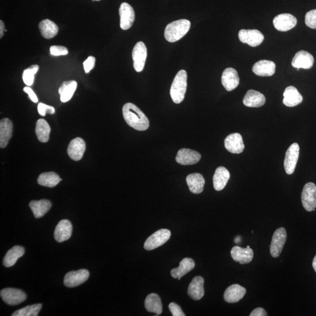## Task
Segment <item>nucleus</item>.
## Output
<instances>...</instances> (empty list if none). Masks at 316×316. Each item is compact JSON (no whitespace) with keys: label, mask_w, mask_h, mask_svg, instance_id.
<instances>
[{"label":"nucleus","mask_w":316,"mask_h":316,"mask_svg":"<svg viewBox=\"0 0 316 316\" xmlns=\"http://www.w3.org/2000/svg\"><path fill=\"white\" fill-rule=\"evenodd\" d=\"M124 120L128 125L138 131H146L150 127L149 119L135 104L128 103L123 107Z\"/></svg>","instance_id":"1"},{"label":"nucleus","mask_w":316,"mask_h":316,"mask_svg":"<svg viewBox=\"0 0 316 316\" xmlns=\"http://www.w3.org/2000/svg\"><path fill=\"white\" fill-rule=\"evenodd\" d=\"M191 23L187 19H179L169 23L164 30V38L169 42H175L189 32Z\"/></svg>","instance_id":"2"},{"label":"nucleus","mask_w":316,"mask_h":316,"mask_svg":"<svg viewBox=\"0 0 316 316\" xmlns=\"http://www.w3.org/2000/svg\"><path fill=\"white\" fill-rule=\"evenodd\" d=\"M187 72L181 70L177 73L170 87V94L173 102L179 104L183 102L187 90Z\"/></svg>","instance_id":"3"},{"label":"nucleus","mask_w":316,"mask_h":316,"mask_svg":"<svg viewBox=\"0 0 316 316\" xmlns=\"http://www.w3.org/2000/svg\"><path fill=\"white\" fill-rule=\"evenodd\" d=\"M171 235V232L167 229L158 230L147 238L144 244V248L146 250H155L162 246L169 240Z\"/></svg>","instance_id":"4"},{"label":"nucleus","mask_w":316,"mask_h":316,"mask_svg":"<svg viewBox=\"0 0 316 316\" xmlns=\"http://www.w3.org/2000/svg\"><path fill=\"white\" fill-rule=\"evenodd\" d=\"M302 203L305 209L308 211H315L316 207V186L312 182L305 184L303 189Z\"/></svg>","instance_id":"5"},{"label":"nucleus","mask_w":316,"mask_h":316,"mask_svg":"<svg viewBox=\"0 0 316 316\" xmlns=\"http://www.w3.org/2000/svg\"><path fill=\"white\" fill-rule=\"evenodd\" d=\"M287 231L284 228H278L274 232L270 245V253L274 258H278L283 250L287 241Z\"/></svg>","instance_id":"6"},{"label":"nucleus","mask_w":316,"mask_h":316,"mask_svg":"<svg viewBox=\"0 0 316 316\" xmlns=\"http://www.w3.org/2000/svg\"><path fill=\"white\" fill-rule=\"evenodd\" d=\"M0 296L6 304L10 306L18 305L24 302L26 299L25 292L20 289L6 288L0 292Z\"/></svg>","instance_id":"7"},{"label":"nucleus","mask_w":316,"mask_h":316,"mask_svg":"<svg viewBox=\"0 0 316 316\" xmlns=\"http://www.w3.org/2000/svg\"><path fill=\"white\" fill-rule=\"evenodd\" d=\"M238 37L241 42L247 43L252 47H256L264 41L263 34L257 29H241Z\"/></svg>","instance_id":"8"},{"label":"nucleus","mask_w":316,"mask_h":316,"mask_svg":"<svg viewBox=\"0 0 316 316\" xmlns=\"http://www.w3.org/2000/svg\"><path fill=\"white\" fill-rule=\"evenodd\" d=\"M134 68L137 72H142L147 58V49L143 42L137 43L133 50Z\"/></svg>","instance_id":"9"},{"label":"nucleus","mask_w":316,"mask_h":316,"mask_svg":"<svg viewBox=\"0 0 316 316\" xmlns=\"http://www.w3.org/2000/svg\"><path fill=\"white\" fill-rule=\"evenodd\" d=\"M300 148L297 143H294L289 147L286 153L284 160V167L286 172L291 174L294 172L298 163Z\"/></svg>","instance_id":"10"},{"label":"nucleus","mask_w":316,"mask_h":316,"mask_svg":"<svg viewBox=\"0 0 316 316\" xmlns=\"http://www.w3.org/2000/svg\"><path fill=\"white\" fill-rule=\"evenodd\" d=\"M89 275V272L84 269L77 271L69 272L64 278V284L68 288L78 287L88 280Z\"/></svg>","instance_id":"11"},{"label":"nucleus","mask_w":316,"mask_h":316,"mask_svg":"<svg viewBox=\"0 0 316 316\" xmlns=\"http://www.w3.org/2000/svg\"><path fill=\"white\" fill-rule=\"evenodd\" d=\"M120 27L123 30L129 29L135 20V12L132 6L127 2H123L119 9Z\"/></svg>","instance_id":"12"},{"label":"nucleus","mask_w":316,"mask_h":316,"mask_svg":"<svg viewBox=\"0 0 316 316\" xmlns=\"http://www.w3.org/2000/svg\"><path fill=\"white\" fill-rule=\"evenodd\" d=\"M273 24L278 31L286 32L293 29L297 24V19L293 15L285 13L276 16Z\"/></svg>","instance_id":"13"},{"label":"nucleus","mask_w":316,"mask_h":316,"mask_svg":"<svg viewBox=\"0 0 316 316\" xmlns=\"http://www.w3.org/2000/svg\"><path fill=\"white\" fill-rule=\"evenodd\" d=\"M221 83L228 92L236 89L240 83V78L237 70L231 68L225 69L222 74Z\"/></svg>","instance_id":"14"},{"label":"nucleus","mask_w":316,"mask_h":316,"mask_svg":"<svg viewBox=\"0 0 316 316\" xmlns=\"http://www.w3.org/2000/svg\"><path fill=\"white\" fill-rule=\"evenodd\" d=\"M201 157V155L197 151L183 149L178 151L176 160L182 165H191L199 162Z\"/></svg>","instance_id":"15"},{"label":"nucleus","mask_w":316,"mask_h":316,"mask_svg":"<svg viewBox=\"0 0 316 316\" xmlns=\"http://www.w3.org/2000/svg\"><path fill=\"white\" fill-rule=\"evenodd\" d=\"M315 60L310 53L305 50H301L296 53L292 60V65L297 70L302 68L309 69L314 66Z\"/></svg>","instance_id":"16"},{"label":"nucleus","mask_w":316,"mask_h":316,"mask_svg":"<svg viewBox=\"0 0 316 316\" xmlns=\"http://www.w3.org/2000/svg\"><path fill=\"white\" fill-rule=\"evenodd\" d=\"M224 146L230 153L237 154L243 153L245 148L243 137L238 133L228 136L224 140Z\"/></svg>","instance_id":"17"},{"label":"nucleus","mask_w":316,"mask_h":316,"mask_svg":"<svg viewBox=\"0 0 316 316\" xmlns=\"http://www.w3.org/2000/svg\"><path fill=\"white\" fill-rule=\"evenodd\" d=\"M72 225L68 220H62L56 227L54 232L55 239L58 243L68 240L72 236Z\"/></svg>","instance_id":"18"},{"label":"nucleus","mask_w":316,"mask_h":316,"mask_svg":"<svg viewBox=\"0 0 316 316\" xmlns=\"http://www.w3.org/2000/svg\"><path fill=\"white\" fill-rule=\"evenodd\" d=\"M85 151V142L80 138H76V139L72 140L68 148V153L69 157L75 161H78L82 159Z\"/></svg>","instance_id":"19"},{"label":"nucleus","mask_w":316,"mask_h":316,"mask_svg":"<svg viewBox=\"0 0 316 316\" xmlns=\"http://www.w3.org/2000/svg\"><path fill=\"white\" fill-rule=\"evenodd\" d=\"M231 255L233 260L241 264H249L253 260L254 252L250 248H241L235 246L231 251Z\"/></svg>","instance_id":"20"},{"label":"nucleus","mask_w":316,"mask_h":316,"mask_svg":"<svg viewBox=\"0 0 316 316\" xmlns=\"http://www.w3.org/2000/svg\"><path fill=\"white\" fill-rule=\"evenodd\" d=\"M276 65L271 60H261L254 64L253 71L259 76L268 77L273 76L275 73Z\"/></svg>","instance_id":"21"},{"label":"nucleus","mask_w":316,"mask_h":316,"mask_svg":"<svg viewBox=\"0 0 316 316\" xmlns=\"http://www.w3.org/2000/svg\"><path fill=\"white\" fill-rule=\"evenodd\" d=\"M246 289L238 284L231 285L224 292L225 301L229 304L239 302L246 294Z\"/></svg>","instance_id":"22"},{"label":"nucleus","mask_w":316,"mask_h":316,"mask_svg":"<svg viewBox=\"0 0 316 316\" xmlns=\"http://www.w3.org/2000/svg\"><path fill=\"white\" fill-rule=\"evenodd\" d=\"M204 279L196 277L193 279L188 288L187 294L194 301L200 300L204 295Z\"/></svg>","instance_id":"23"},{"label":"nucleus","mask_w":316,"mask_h":316,"mask_svg":"<svg viewBox=\"0 0 316 316\" xmlns=\"http://www.w3.org/2000/svg\"><path fill=\"white\" fill-rule=\"evenodd\" d=\"M265 102L266 99L263 94L254 90H248L243 99L244 105L248 107H260Z\"/></svg>","instance_id":"24"},{"label":"nucleus","mask_w":316,"mask_h":316,"mask_svg":"<svg viewBox=\"0 0 316 316\" xmlns=\"http://www.w3.org/2000/svg\"><path fill=\"white\" fill-rule=\"evenodd\" d=\"M230 178V173L226 167L220 166L217 168L213 176L214 189L221 191L226 187Z\"/></svg>","instance_id":"25"},{"label":"nucleus","mask_w":316,"mask_h":316,"mask_svg":"<svg viewBox=\"0 0 316 316\" xmlns=\"http://www.w3.org/2000/svg\"><path fill=\"white\" fill-rule=\"evenodd\" d=\"M284 97L283 103L287 107L297 106L303 101V97L294 86H289L285 89Z\"/></svg>","instance_id":"26"},{"label":"nucleus","mask_w":316,"mask_h":316,"mask_svg":"<svg viewBox=\"0 0 316 316\" xmlns=\"http://www.w3.org/2000/svg\"><path fill=\"white\" fill-rule=\"evenodd\" d=\"M12 134V123L8 119H3L0 122V147L4 149L11 139Z\"/></svg>","instance_id":"27"},{"label":"nucleus","mask_w":316,"mask_h":316,"mask_svg":"<svg viewBox=\"0 0 316 316\" xmlns=\"http://www.w3.org/2000/svg\"><path fill=\"white\" fill-rule=\"evenodd\" d=\"M186 181L191 193L200 194L203 191L205 180L201 174L195 173L189 174L186 177Z\"/></svg>","instance_id":"28"},{"label":"nucleus","mask_w":316,"mask_h":316,"mask_svg":"<svg viewBox=\"0 0 316 316\" xmlns=\"http://www.w3.org/2000/svg\"><path fill=\"white\" fill-rule=\"evenodd\" d=\"M195 267V262L192 259L185 258L180 262L179 267L174 268L170 274L173 278L180 280L181 278L193 270Z\"/></svg>","instance_id":"29"},{"label":"nucleus","mask_w":316,"mask_h":316,"mask_svg":"<svg viewBox=\"0 0 316 316\" xmlns=\"http://www.w3.org/2000/svg\"><path fill=\"white\" fill-rule=\"evenodd\" d=\"M52 207L49 200L43 199L39 201L33 200L29 203V207L36 218H39L48 212Z\"/></svg>","instance_id":"30"},{"label":"nucleus","mask_w":316,"mask_h":316,"mask_svg":"<svg viewBox=\"0 0 316 316\" xmlns=\"http://www.w3.org/2000/svg\"><path fill=\"white\" fill-rule=\"evenodd\" d=\"M39 29L43 38L47 39L53 38L59 32L58 25L49 19H44L40 22Z\"/></svg>","instance_id":"31"},{"label":"nucleus","mask_w":316,"mask_h":316,"mask_svg":"<svg viewBox=\"0 0 316 316\" xmlns=\"http://www.w3.org/2000/svg\"><path fill=\"white\" fill-rule=\"evenodd\" d=\"M145 307L148 312L159 315L162 312V305L160 299L157 294H151L148 295L145 301Z\"/></svg>","instance_id":"32"},{"label":"nucleus","mask_w":316,"mask_h":316,"mask_svg":"<svg viewBox=\"0 0 316 316\" xmlns=\"http://www.w3.org/2000/svg\"><path fill=\"white\" fill-rule=\"evenodd\" d=\"M24 253L25 250L22 247L17 245L12 247L6 253L3 260V265L6 268L14 266L18 259L22 257Z\"/></svg>","instance_id":"33"},{"label":"nucleus","mask_w":316,"mask_h":316,"mask_svg":"<svg viewBox=\"0 0 316 316\" xmlns=\"http://www.w3.org/2000/svg\"><path fill=\"white\" fill-rule=\"evenodd\" d=\"M77 87V83L75 80L64 82L58 90L61 102L63 103L69 102L75 93Z\"/></svg>","instance_id":"34"},{"label":"nucleus","mask_w":316,"mask_h":316,"mask_svg":"<svg viewBox=\"0 0 316 316\" xmlns=\"http://www.w3.org/2000/svg\"><path fill=\"white\" fill-rule=\"evenodd\" d=\"M62 180L58 174L53 172L42 173L38 178V183L40 185L54 187Z\"/></svg>","instance_id":"35"},{"label":"nucleus","mask_w":316,"mask_h":316,"mask_svg":"<svg viewBox=\"0 0 316 316\" xmlns=\"http://www.w3.org/2000/svg\"><path fill=\"white\" fill-rule=\"evenodd\" d=\"M35 132L40 142L45 143L49 140L50 127L48 122L43 119H39L36 123Z\"/></svg>","instance_id":"36"},{"label":"nucleus","mask_w":316,"mask_h":316,"mask_svg":"<svg viewBox=\"0 0 316 316\" xmlns=\"http://www.w3.org/2000/svg\"><path fill=\"white\" fill-rule=\"evenodd\" d=\"M42 309L41 304L28 306L15 311L12 316H37Z\"/></svg>","instance_id":"37"},{"label":"nucleus","mask_w":316,"mask_h":316,"mask_svg":"<svg viewBox=\"0 0 316 316\" xmlns=\"http://www.w3.org/2000/svg\"><path fill=\"white\" fill-rule=\"evenodd\" d=\"M39 69L38 65H33L24 70L22 74V79L26 86H31L33 85L34 76L38 72Z\"/></svg>","instance_id":"38"},{"label":"nucleus","mask_w":316,"mask_h":316,"mask_svg":"<svg viewBox=\"0 0 316 316\" xmlns=\"http://www.w3.org/2000/svg\"><path fill=\"white\" fill-rule=\"evenodd\" d=\"M305 23L308 27L316 29V9L307 12L305 16Z\"/></svg>","instance_id":"39"},{"label":"nucleus","mask_w":316,"mask_h":316,"mask_svg":"<svg viewBox=\"0 0 316 316\" xmlns=\"http://www.w3.org/2000/svg\"><path fill=\"white\" fill-rule=\"evenodd\" d=\"M50 54L53 56H64L68 54V48L63 46H52L50 48Z\"/></svg>","instance_id":"40"},{"label":"nucleus","mask_w":316,"mask_h":316,"mask_svg":"<svg viewBox=\"0 0 316 316\" xmlns=\"http://www.w3.org/2000/svg\"><path fill=\"white\" fill-rule=\"evenodd\" d=\"M38 111L40 115L42 117L45 116L47 113L53 114L55 113L54 107L46 105V104L42 103H40L38 104Z\"/></svg>","instance_id":"41"},{"label":"nucleus","mask_w":316,"mask_h":316,"mask_svg":"<svg viewBox=\"0 0 316 316\" xmlns=\"http://www.w3.org/2000/svg\"><path fill=\"white\" fill-rule=\"evenodd\" d=\"M96 58L94 56H89L83 63L84 69L86 73H89L95 68Z\"/></svg>","instance_id":"42"},{"label":"nucleus","mask_w":316,"mask_h":316,"mask_svg":"<svg viewBox=\"0 0 316 316\" xmlns=\"http://www.w3.org/2000/svg\"><path fill=\"white\" fill-rule=\"evenodd\" d=\"M169 309L173 316H184L185 315L181 311V308L175 303H170Z\"/></svg>","instance_id":"43"},{"label":"nucleus","mask_w":316,"mask_h":316,"mask_svg":"<svg viewBox=\"0 0 316 316\" xmlns=\"http://www.w3.org/2000/svg\"><path fill=\"white\" fill-rule=\"evenodd\" d=\"M23 91L28 94L30 100H31L33 103H36L38 102V97H37L35 93L31 88H30L29 87H25L24 88H23Z\"/></svg>","instance_id":"44"},{"label":"nucleus","mask_w":316,"mask_h":316,"mask_svg":"<svg viewBox=\"0 0 316 316\" xmlns=\"http://www.w3.org/2000/svg\"><path fill=\"white\" fill-rule=\"evenodd\" d=\"M250 316H267L268 314L265 309L261 308H258L252 312Z\"/></svg>","instance_id":"45"},{"label":"nucleus","mask_w":316,"mask_h":316,"mask_svg":"<svg viewBox=\"0 0 316 316\" xmlns=\"http://www.w3.org/2000/svg\"><path fill=\"white\" fill-rule=\"evenodd\" d=\"M5 31V25L4 22L0 21V38H2L4 35V32Z\"/></svg>","instance_id":"46"},{"label":"nucleus","mask_w":316,"mask_h":316,"mask_svg":"<svg viewBox=\"0 0 316 316\" xmlns=\"http://www.w3.org/2000/svg\"><path fill=\"white\" fill-rule=\"evenodd\" d=\"M313 267H314L315 272H316V255L313 261Z\"/></svg>","instance_id":"47"},{"label":"nucleus","mask_w":316,"mask_h":316,"mask_svg":"<svg viewBox=\"0 0 316 316\" xmlns=\"http://www.w3.org/2000/svg\"><path fill=\"white\" fill-rule=\"evenodd\" d=\"M94 1H100V0H94Z\"/></svg>","instance_id":"48"}]
</instances>
